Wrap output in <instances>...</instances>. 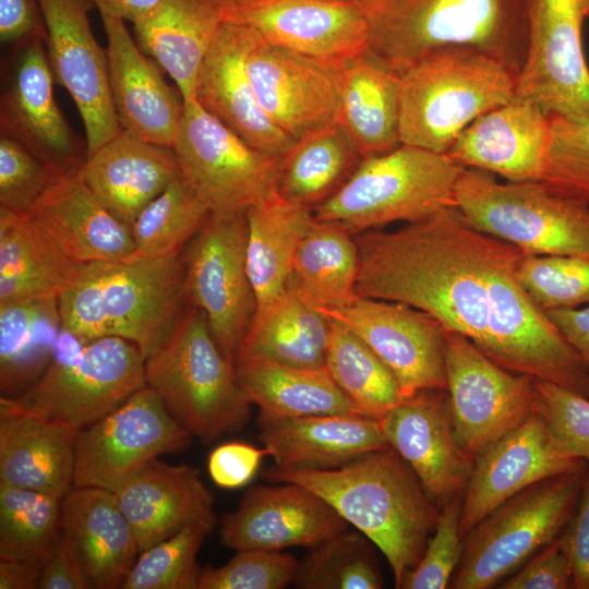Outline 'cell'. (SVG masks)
Here are the masks:
<instances>
[{"mask_svg": "<svg viewBox=\"0 0 589 589\" xmlns=\"http://www.w3.org/2000/svg\"><path fill=\"white\" fill-rule=\"evenodd\" d=\"M354 239L358 297L421 310L504 369L589 398V369L518 280L527 252L473 228L455 206Z\"/></svg>", "mask_w": 589, "mask_h": 589, "instance_id": "obj_1", "label": "cell"}, {"mask_svg": "<svg viewBox=\"0 0 589 589\" xmlns=\"http://www.w3.org/2000/svg\"><path fill=\"white\" fill-rule=\"evenodd\" d=\"M262 476L274 483H298L327 501L381 550L390 566L396 588L422 558L441 516V508L392 446L336 469L273 466Z\"/></svg>", "mask_w": 589, "mask_h": 589, "instance_id": "obj_2", "label": "cell"}, {"mask_svg": "<svg viewBox=\"0 0 589 589\" xmlns=\"http://www.w3.org/2000/svg\"><path fill=\"white\" fill-rule=\"evenodd\" d=\"M181 254L83 264L58 298L62 328L91 341L116 336L145 359L169 336L185 304Z\"/></svg>", "mask_w": 589, "mask_h": 589, "instance_id": "obj_3", "label": "cell"}, {"mask_svg": "<svg viewBox=\"0 0 589 589\" xmlns=\"http://www.w3.org/2000/svg\"><path fill=\"white\" fill-rule=\"evenodd\" d=\"M369 51L400 74L448 46L479 49L518 76L527 48L522 0H356Z\"/></svg>", "mask_w": 589, "mask_h": 589, "instance_id": "obj_4", "label": "cell"}, {"mask_svg": "<svg viewBox=\"0 0 589 589\" xmlns=\"http://www.w3.org/2000/svg\"><path fill=\"white\" fill-rule=\"evenodd\" d=\"M400 75V143L447 153L483 113L515 98L517 74L468 46L436 49Z\"/></svg>", "mask_w": 589, "mask_h": 589, "instance_id": "obj_5", "label": "cell"}, {"mask_svg": "<svg viewBox=\"0 0 589 589\" xmlns=\"http://www.w3.org/2000/svg\"><path fill=\"white\" fill-rule=\"evenodd\" d=\"M145 383L203 442L238 431L250 419L252 404L238 383L235 363L193 305L185 303L167 339L145 359Z\"/></svg>", "mask_w": 589, "mask_h": 589, "instance_id": "obj_6", "label": "cell"}, {"mask_svg": "<svg viewBox=\"0 0 589 589\" xmlns=\"http://www.w3.org/2000/svg\"><path fill=\"white\" fill-rule=\"evenodd\" d=\"M146 385L145 357L131 341H85L61 328L51 361L28 389L0 398V409L64 423L75 431L99 420Z\"/></svg>", "mask_w": 589, "mask_h": 589, "instance_id": "obj_7", "label": "cell"}, {"mask_svg": "<svg viewBox=\"0 0 589 589\" xmlns=\"http://www.w3.org/2000/svg\"><path fill=\"white\" fill-rule=\"evenodd\" d=\"M464 169L446 153L400 144L363 157L313 215L352 235L395 221L416 223L455 206V187Z\"/></svg>", "mask_w": 589, "mask_h": 589, "instance_id": "obj_8", "label": "cell"}, {"mask_svg": "<svg viewBox=\"0 0 589 589\" xmlns=\"http://www.w3.org/2000/svg\"><path fill=\"white\" fill-rule=\"evenodd\" d=\"M585 470L539 481L480 520L464 537L449 588H492L556 540L576 510Z\"/></svg>", "mask_w": 589, "mask_h": 589, "instance_id": "obj_9", "label": "cell"}, {"mask_svg": "<svg viewBox=\"0 0 589 589\" xmlns=\"http://www.w3.org/2000/svg\"><path fill=\"white\" fill-rule=\"evenodd\" d=\"M455 207L473 228L531 254L589 257V206L541 182H497L465 168L455 187Z\"/></svg>", "mask_w": 589, "mask_h": 589, "instance_id": "obj_10", "label": "cell"}, {"mask_svg": "<svg viewBox=\"0 0 589 589\" xmlns=\"http://www.w3.org/2000/svg\"><path fill=\"white\" fill-rule=\"evenodd\" d=\"M172 149L211 214H242L277 192L283 156L252 147L195 98L184 103Z\"/></svg>", "mask_w": 589, "mask_h": 589, "instance_id": "obj_11", "label": "cell"}, {"mask_svg": "<svg viewBox=\"0 0 589 589\" xmlns=\"http://www.w3.org/2000/svg\"><path fill=\"white\" fill-rule=\"evenodd\" d=\"M247 231L245 213L209 214L181 252L185 303L204 313L216 344L232 363L256 309L247 272Z\"/></svg>", "mask_w": 589, "mask_h": 589, "instance_id": "obj_12", "label": "cell"}, {"mask_svg": "<svg viewBox=\"0 0 589 589\" xmlns=\"http://www.w3.org/2000/svg\"><path fill=\"white\" fill-rule=\"evenodd\" d=\"M192 434L147 385L116 409L76 432L73 488L116 493L164 454L185 449Z\"/></svg>", "mask_w": 589, "mask_h": 589, "instance_id": "obj_13", "label": "cell"}, {"mask_svg": "<svg viewBox=\"0 0 589 589\" xmlns=\"http://www.w3.org/2000/svg\"><path fill=\"white\" fill-rule=\"evenodd\" d=\"M445 371L454 433L474 460L536 412L533 377L504 369L453 330L446 336Z\"/></svg>", "mask_w": 589, "mask_h": 589, "instance_id": "obj_14", "label": "cell"}, {"mask_svg": "<svg viewBox=\"0 0 589 589\" xmlns=\"http://www.w3.org/2000/svg\"><path fill=\"white\" fill-rule=\"evenodd\" d=\"M527 48L515 98L548 115L589 118V70L581 44L584 0H522Z\"/></svg>", "mask_w": 589, "mask_h": 589, "instance_id": "obj_15", "label": "cell"}, {"mask_svg": "<svg viewBox=\"0 0 589 589\" xmlns=\"http://www.w3.org/2000/svg\"><path fill=\"white\" fill-rule=\"evenodd\" d=\"M46 53L56 83L73 99L85 129L87 156L121 130L113 109L107 51L97 43L88 13L92 0H39Z\"/></svg>", "mask_w": 589, "mask_h": 589, "instance_id": "obj_16", "label": "cell"}, {"mask_svg": "<svg viewBox=\"0 0 589 589\" xmlns=\"http://www.w3.org/2000/svg\"><path fill=\"white\" fill-rule=\"evenodd\" d=\"M361 338L396 376L404 398L446 389L447 329L407 304L356 297L337 310L320 311Z\"/></svg>", "mask_w": 589, "mask_h": 589, "instance_id": "obj_17", "label": "cell"}, {"mask_svg": "<svg viewBox=\"0 0 589 589\" xmlns=\"http://www.w3.org/2000/svg\"><path fill=\"white\" fill-rule=\"evenodd\" d=\"M13 48L0 97L1 135L21 143L60 172L80 171L87 157L86 144L56 103L45 41L33 39Z\"/></svg>", "mask_w": 589, "mask_h": 589, "instance_id": "obj_18", "label": "cell"}, {"mask_svg": "<svg viewBox=\"0 0 589 589\" xmlns=\"http://www.w3.org/2000/svg\"><path fill=\"white\" fill-rule=\"evenodd\" d=\"M588 465L562 444L541 414L533 412L476 458L461 498L462 538L524 489L551 477L584 471Z\"/></svg>", "mask_w": 589, "mask_h": 589, "instance_id": "obj_19", "label": "cell"}, {"mask_svg": "<svg viewBox=\"0 0 589 589\" xmlns=\"http://www.w3.org/2000/svg\"><path fill=\"white\" fill-rule=\"evenodd\" d=\"M227 22L332 67L369 51L366 22L351 1L228 0Z\"/></svg>", "mask_w": 589, "mask_h": 589, "instance_id": "obj_20", "label": "cell"}, {"mask_svg": "<svg viewBox=\"0 0 589 589\" xmlns=\"http://www.w3.org/2000/svg\"><path fill=\"white\" fill-rule=\"evenodd\" d=\"M243 26L247 72L271 120L293 140L336 123V67L272 45Z\"/></svg>", "mask_w": 589, "mask_h": 589, "instance_id": "obj_21", "label": "cell"}, {"mask_svg": "<svg viewBox=\"0 0 589 589\" xmlns=\"http://www.w3.org/2000/svg\"><path fill=\"white\" fill-rule=\"evenodd\" d=\"M380 423L388 445L440 508L464 494L474 459L456 440L446 389L420 390L404 398Z\"/></svg>", "mask_w": 589, "mask_h": 589, "instance_id": "obj_22", "label": "cell"}, {"mask_svg": "<svg viewBox=\"0 0 589 589\" xmlns=\"http://www.w3.org/2000/svg\"><path fill=\"white\" fill-rule=\"evenodd\" d=\"M349 524L314 491L292 482L247 490L221 520V542L236 551L313 548L347 530Z\"/></svg>", "mask_w": 589, "mask_h": 589, "instance_id": "obj_23", "label": "cell"}, {"mask_svg": "<svg viewBox=\"0 0 589 589\" xmlns=\"http://www.w3.org/2000/svg\"><path fill=\"white\" fill-rule=\"evenodd\" d=\"M99 14L107 36L109 89L121 128L172 148L184 112L180 93L167 84L160 67L145 56L124 20Z\"/></svg>", "mask_w": 589, "mask_h": 589, "instance_id": "obj_24", "label": "cell"}, {"mask_svg": "<svg viewBox=\"0 0 589 589\" xmlns=\"http://www.w3.org/2000/svg\"><path fill=\"white\" fill-rule=\"evenodd\" d=\"M550 140V115L532 101L514 98L471 122L446 154L464 168L509 182H541Z\"/></svg>", "mask_w": 589, "mask_h": 589, "instance_id": "obj_25", "label": "cell"}, {"mask_svg": "<svg viewBox=\"0 0 589 589\" xmlns=\"http://www.w3.org/2000/svg\"><path fill=\"white\" fill-rule=\"evenodd\" d=\"M130 522L140 553L189 525L213 530L214 496L200 469L155 459L130 478L116 493Z\"/></svg>", "mask_w": 589, "mask_h": 589, "instance_id": "obj_26", "label": "cell"}, {"mask_svg": "<svg viewBox=\"0 0 589 589\" xmlns=\"http://www.w3.org/2000/svg\"><path fill=\"white\" fill-rule=\"evenodd\" d=\"M195 99L245 143L283 156L296 140L280 130L262 108L244 62V26L226 22L207 52Z\"/></svg>", "mask_w": 589, "mask_h": 589, "instance_id": "obj_27", "label": "cell"}, {"mask_svg": "<svg viewBox=\"0 0 589 589\" xmlns=\"http://www.w3.org/2000/svg\"><path fill=\"white\" fill-rule=\"evenodd\" d=\"M180 172L171 147L147 142L125 129L88 155L80 170L95 196L130 229L142 209Z\"/></svg>", "mask_w": 589, "mask_h": 589, "instance_id": "obj_28", "label": "cell"}, {"mask_svg": "<svg viewBox=\"0 0 589 589\" xmlns=\"http://www.w3.org/2000/svg\"><path fill=\"white\" fill-rule=\"evenodd\" d=\"M259 424L263 446L283 469H336L389 446L380 420L360 413L312 414Z\"/></svg>", "mask_w": 589, "mask_h": 589, "instance_id": "obj_29", "label": "cell"}, {"mask_svg": "<svg viewBox=\"0 0 589 589\" xmlns=\"http://www.w3.org/2000/svg\"><path fill=\"white\" fill-rule=\"evenodd\" d=\"M27 214L80 264L123 260L135 252L131 229L101 204L80 171L60 178Z\"/></svg>", "mask_w": 589, "mask_h": 589, "instance_id": "obj_30", "label": "cell"}, {"mask_svg": "<svg viewBox=\"0 0 589 589\" xmlns=\"http://www.w3.org/2000/svg\"><path fill=\"white\" fill-rule=\"evenodd\" d=\"M228 0H160L133 23L136 43L176 83L184 103L195 98L202 63L223 25Z\"/></svg>", "mask_w": 589, "mask_h": 589, "instance_id": "obj_31", "label": "cell"}, {"mask_svg": "<svg viewBox=\"0 0 589 589\" xmlns=\"http://www.w3.org/2000/svg\"><path fill=\"white\" fill-rule=\"evenodd\" d=\"M71 537L91 588H121L140 553L134 531L112 492L73 488L62 501Z\"/></svg>", "mask_w": 589, "mask_h": 589, "instance_id": "obj_32", "label": "cell"}, {"mask_svg": "<svg viewBox=\"0 0 589 589\" xmlns=\"http://www.w3.org/2000/svg\"><path fill=\"white\" fill-rule=\"evenodd\" d=\"M75 430L0 409V482L64 497L73 489Z\"/></svg>", "mask_w": 589, "mask_h": 589, "instance_id": "obj_33", "label": "cell"}, {"mask_svg": "<svg viewBox=\"0 0 589 589\" xmlns=\"http://www.w3.org/2000/svg\"><path fill=\"white\" fill-rule=\"evenodd\" d=\"M336 75V123L361 157L399 146L400 75L370 51L337 65Z\"/></svg>", "mask_w": 589, "mask_h": 589, "instance_id": "obj_34", "label": "cell"}, {"mask_svg": "<svg viewBox=\"0 0 589 589\" xmlns=\"http://www.w3.org/2000/svg\"><path fill=\"white\" fill-rule=\"evenodd\" d=\"M82 266L65 255L27 213L0 206V304L58 299Z\"/></svg>", "mask_w": 589, "mask_h": 589, "instance_id": "obj_35", "label": "cell"}, {"mask_svg": "<svg viewBox=\"0 0 589 589\" xmlns=\"http://www.w3.org/2000/svg\"><path fill=\"white\" fill-rule=\"evenodd\" d=\"M329 332V317L288 285L275 299L256 306L236 361L255 359L322 369Z\"/></svg>", "mask_w": 589, "mask_h": 589, "instance_id": "obj_36", "label": "cell"}, {"mask_svg": "<svg viewBox=\"0 0 589 589\" xmlns=\"http://www.w3.org/2000/svg\"><path fill=\"white\" fill-rule=\"evenodd\" d=\"M235 368L240 387L260 410L259 421L360 413L326 368H299L255 359L237 360Z\"/></svg>", "mask_w": 589, "mask_h": 589, "instance_id": "obj_37", "label": "cell"}, {"mask_svg": "<svg viewBox=\"0 0 589 589\" xmlns=\"http://www.w3.org/2000/svg\"><path fill=\"white\" fill-rule=\"evenodd\" d=\"M245 216L247 272L260 306L288 287L297 249L314 215L276 192L248 208Z\"/></svg>", "mask_w": 589, "mask_h": 589, "instance_id": "obj_38", "label": "cell"}, {"mask_svg": "<svg viewBox=\"0 0 589 589\" xmlns=\"http://www.w3.org/2000/svg\"><path fill=\"white\" fill-rule=\"evenodd\" d=\"M358 273L354 235L314 218L297 249L288 285L318 311L337 310L357 297Z\"/></svg>", "mask_w": 589, "mask_h": 589, "instance_id": "obj_39", "label": "cell"}, {"mask_svg": "<svg viewBox=\"0 0 589 589\" xmlns=\"http://www.w3.org/2000/svg\"><path fill=\"white\" fill-rule=\"evenodd\" d=\"M62 328L58 299L0 304L1 396L24 393L48 368Z\"/></svg>", "mask_w": 589, "mask_h": 589, "instance_id": "obj_40", "label": "cell"}, {"mask_svg": "<svg viewBox=\"0 0 589 589\" xmlns=\"http://www.w3.org/2000/svg\"><path fill=\"white\" fill-rule=\"evenodd\" d=\"M361 159L337 123L312 130L283 155L277 192L313 211L345 184Z\"/></svg>", "mask_w": 589, "mask_h": 589, "instance_id": "obj_41", "label": "cell"}, {"mask_svg": "<svg viewBox=\"0 0 589 589\" xmlns=\"http://www.w3.org/2000/svg\"><path fill=\"white\" fill-rule=\"evenodd\" d=\"M329 321L326 370L360 413L380 420L404 399L396 376L361 338Z\"/></svg>", "mask_w": 589, "mask_h": 589, "instance_id": "obj_42", "label": "cell"}, {"mask_svg": "<svg viewBox=\"0 0 589 589\" xmlns=\"http://www.w3.org/2000/svg\"><path fill=\"white\" fill-rule=\"evenodd\" d=\"M0 482V558L40 562L62 528V501Z\"/></svg>", "mask_w": 589, "mask_h": 589, "instance_id": "obj_43", "label": "cell"}, {"mask_svg": "<svg viewBox=\"0 0 589 589\" xmlns=\"http://www.w3.org/2000/svg\"><path fill=\"white\" fill-rule=\"evenodd\" d=\"M209 214L207 205L180 172L132 224L133 255L161 257L181 254Z\"/></svg>", "mask_w": 589, "mask_h": 589, "instance_id": "obj_44", "label": "cell"}, {"mask_svg": "<svg viewBox=\"0 0 589 589\" xmlns=\"http://www.w3.org/2000/svg\"><path fill=\"white\" fill-rule=\"evenodd\" d=\"M372 545L359 530H345L310 549L292 585L300 589H381L384 581Z\"/></svg>", "mask_w": 589, "mask_h": 589, "instance_id": "obj_45", "label": "cell"}, {"mask_svg": "<svg viewBox=\"0 0 589 589\" xmlns=\"http://www.w3.org/2000/svg\"><path fill=\"white\" fill-rule=\"evenodd\" d=\"M211 530L189 525L141 552L121 588L197 589L202 567L196 562Z\"/></svg>", "mask_w": 589, "mask_h": 589, "instance_id": "obj_46", "label": "cell"}, {"mask_svg": "<svg viewBox=\"0 0 589 589\" xmlns=\"http://www.w3.org/2000/svg\"><path fill=\"white\" fill-rule=\"evenodd\" d=\"M517 276L543 311L589 303V257L526 253Z\"/></svg>", "mask_w": 589, "mask_h": 589, "instance_id": "obj_47", "label": "cell"}, {"mask_svg": "<svg viewBox=\"0 0 589 589\" xmlns=\"http://www.w3.org/2000/svg\"><path fill=\"white\" fill-rule=\"evenodd\" d=\"M551 140L541 183L589 206V118L550 115Z\"/></svg>", "mask_w": 589, "mask_h": 589, "instance_id": "obj_48", "label": "cell"}, {"mask_svg": "<svg viewBox=\"0 0 589 589\" xmlns=\"http://www.w3.org/2000/svg\"><path fill=\"white\" fill-rule=\"evenodd\" d=\"M299 561L281 551H237L225 565L202 567L197 589H283L292 584Z\"/></svg>", "mask_w": 589, "mask_h": 589, "instance_id": "obj_49", "label": "cell"}, {"mask_svg": "<svg viewBox=\"0 0 589 589\" xmlns=\"http://www.w3.org/2000/svg\"><path fill=\"white\" fill-rule=\"evenodd\" d=\"M13 139L0 136V206L28 213L63 176Z\"/></svg>", "mask_w": 589, "mask_h": 589, "instance_id": "obj_50", "label": "cell"}, {"mask_svg": "<svg viewBox=\"0 0 589 589\" xmlns=\"http://www.w3.org/2000/svg\"><path fill=\"white\" fill-rule=\"evenodd\" d=\"M462 495L441 508L437 525L419 563L404 577L401 589L448 588L459 565L464 538L459 530Z\"/></svg>", "mask_w": 589, "mask_h": 589, "instance_id": "obj_51", "label": "cell"}, {"mask_svg": "<svg viewBox=\"0 0 589 589\" xmlns=\"http://www.w3.org/2000/svg\"><path fill=\"white\" fill-rule=\"evenodd\" d=\"M534 388L536 412L574 456L589 462V398L537 378Z\"/></svg>", "mask_w": 589, "mask_h": 589, "instance_id": "obj_52", "label": "cell"}, {"mask_svg": "<svg viewBox=\"0 0 589 589\" xmlns=\"http://www.w3.org/2000/svg\"><path fill=\"white\" fill-rule=\"evenodd\" d=\"M501 589H569L574 580L558 538L536 553L513 576L503 580Z\"/></svg>", "mask_w": 589, "mask_h": 589, "instance_id": "obj_53", "label": "cell"}, {"mask_svg": "<svg viewBox=\"0 0 589 589\" xmlns=\"http://www.w3.org/2000/svg\"><path fill=\"white\" fill-rule=\"evenodd\" d=\"M265 447L244 442H228L215 447L208 456L207 469L213 482L223 489L235 490L245 485L256 473Z\"/></svg>", "mask_w": 589, "mask_h": 589, "instance_id": "obj_54", "label": "cell"}, {"mask_svg": "<svg viewBox=\"0 0 589 589\" xmlns=\"http://www.w3.org/2000/svg\"><path fill=\"white\" fill-rule=\"evenodd\" d=\"M558 540L572 570L574 588L589 589V465L576 510Z\"/></svg>", "mask_w": 589, "mask_h": 589, "instance_id": "obj_55", "label": "cell"}, {"mask_svg": "<svg viewBox=\"0 0 589 589\" xmlns=\"http://www.w3.org/2000/svg\"><path fill=\"white\" fill-rule=\"evenodd\" d=\"M38 588L40 589H87L85 576L76 548L68 534L61 531L43 564Z\"/></svg>", "mask_w": 589, "mask_h": 589, "instance_id": "obj_56", "label": "cell"}, {"mask_svg": "<svg viewBox=\"0 0 589 589\" xmlns=\"http://www.w3.org/2000/svg\"><path fill=\"white\" fill-rule=\"evenodd\" d=\"M33 39L46 40L39 0H0V40L13 47Z\"/></svg>", "mask_w": 589, "mask_h": 589, "instance_id": "obj_57", "label": "cell"}, {"mask_svg": "<svg viewBox=\"0 0 589 589\" xmlns=\"http://www.w3.org/2000/svg\"><path fill=\"white\" fill-rule=\"evenodd\" d=\"M545 313L589 369V303L584 308L553 309Z\"/></svg>", "mask_w": 589, "mask_h": 589, "instance_id": "obj_58", "label": "cell"}, {"mask_svg": "<svg viewBox=\"0 0 589 589\" xmlns=\"http://www.w3.org/2000/svg\"><path fill=\"white\" fill-rule=\"evenodd\" d=\"M43 563L0 558V589L38 588Z\"/></svg>", "mask_w": 589, "mask_h": 589, "instance_id": "obj_59", "label": "cell"}, {"mask_svg": "<svg viewBox=\"0 0 589 589\" xmlns=\"http://www.w3.org/2000/svg\"><path fill=\"white\" fill-rule=\"evenodd\" d=\"M99 13H108L132 23L153 10L160 0H92Z\"/></svg>", "mask_w": 589, "mask_h": 589, "instance_id": "obj_60", "label": "cell"}, {"mask_svg": "<svg viewBox=\"0 0 589 589\" xmlns=\"http://www.w3.org/2000/svg\"><path fill=\"white\" fill-rule=\"evenodd\" d=\"M584 11L585 15L589 17V0H584Z\"/></svg>", "mask_w": 589, "mask_h": 589, "instance_id": "obj_61", "label": "cell"}, {"mask_svg": "<svg viewBox=\"0 0 589 589\" xmlns=\"http://www.w3.org/2000/svg\"><path fill=\"white\" fill-rule=\"evenodd\" d=\"M340 1H351V2H354L356 0H340Z\"/></svg>", "mask_w": 589, "mask_h": 589, "instance_id": "obj_62", "label": "cell"}]
</instances>
